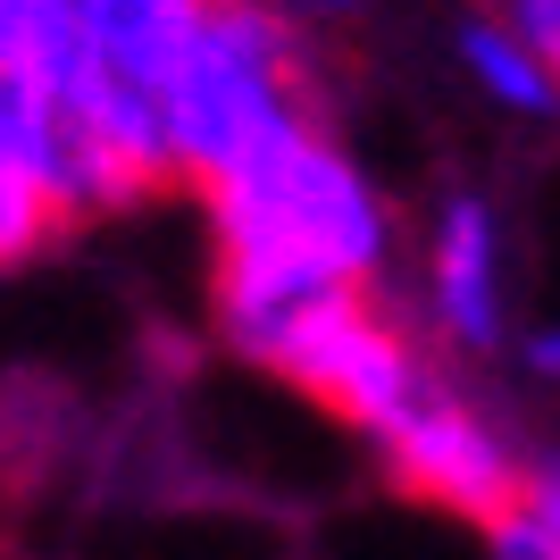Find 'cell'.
I'll list each match as a JSON object with an SVG mask.
<instances>
[{
    "label": "cell",
    "mask_w": 560,
    "mask_h": 560,
    "mask_svg": "<svg viewBox=\"0 0 560 560\" xmlns=\"http://www.w3.org/2000/svg\"><path fill=\"white\" fill-rule=\"evenodd\" d=\"M444 34H452V59H460V84L486 101V109H502L511 126H560V75L544 68L493 9L460 0Z\"/></svg>",
    "instance_id": "5"
},
{
    "label": "cell",
    "mask_w": 560,
    "mask_h": 560,
    "mask_svg": "<svg viewBox=\"0 0 560 560\" xmlns=\"http://www.w3.org/2000/svg\"><path fill=\"white\" fill-rule=\"evenodd\" d=\"M268 9L293 18L302 34H318V43H351V34L376 18V0H268Z\"/></svg>",
    "instance_id": "6"
},
{
    "label": "cell",
    "mask_w": 560,
    "mask_h": 560,
    "mask_svg": "<svg viewBox=\"0 0 560 560\" xmlns=\"http://www.w3.org/2000/svg\"><path fill=\"white\" fill-rule=\"evenodd\" d=\"M68 560H318V527L234 493H167V502H93Z\"/></svg>",
    "instance_id": "4"
},
{
    "label": "cell",
    "mask_w": 560,
    "mask_h": 560,
    "mask_svg": "<svg viewBox=\"0 0 560 560\" xmlns=\"http://www.w3.org/2000/svg\"><path fill=\"white\" fill-rule=\"evenodd\" d=\"M218 226H252V234H284L318 252L327 268L376 284L394 259V210L369 192V176L351 167V151L335 135H318L310 117H277L268 135L234 160V176L210 192Z\"/></svg>",
    "instance_id": "2"
},
{
    "label": "cell",
    "mask_w": 560,
    "mask_h": 560,
    "mask_svg": "<svg viewBox=\"0 0 560 560\" xmlns=\"http://www.w3.org/2000/svg\"><path fill=\"white\" fill-rule=\"evenodd\" d=\"M511 369H518V385H536V394H552V401H560V318H536V327H518Z\"/></svg>",
    "instance_id": "8"
},
{
    "label": "cell",
    "mask_w": 560,
    "mask_h": 560,
    "mask_svg": "<svg viewBox=\"0 0 560 560\" xmlns=\"http://www.w3.org/2000/svg\"><path fill=\"white\" fill-rule=\"evenodd\" d=\"M486 9H493L502 25H511V34H518L527 50H536L544 68L560 75V0H486Z\"/></svg>",
    "instance_id": "7"
},
{
    "label": "cell",
    "mask_w": 560,
    "mask_h": 560,
    "mask_svg": "<svg viewBox=\"0 0 560 560\" xmlns=\"http://www.w3.org/2000/svg\"><path fill=\"white\" fill-rule=\"evenodd\" d=\"M486 552L493 560H560V536L536 511H518V518H502V527H486Z\"/></svg>",
    "instance_id": "9"
},
{
    "label": "cell",
    "mask_w": 560,
    "mask_h": 560,
    "mask_svg": "<svg viewBox=\"0 0 560 560\" xmlns=\"http://www.w3.org/2000/svg\"><path fill=\"white\" fill-rule=\"evenodd\" d=\"M419 293H427V335L460 343L468 360L511 369V293H518V252L502 192L444 176L427 192V243H419Z\"/></svg>",
    "instance_id": "3"
},
{
    "label": "cell",
    "mask_w": 560,
    "mask_h": 560,
    "mask_svg": "<svg viewBox=\"0 0 560 560\" xmlns=\"http://www.w3.org/2000/svg\"><path fill=\"white\" fill-rule=\"evenodd\" d=\"M160 401L192 493H234V502H268V511H293V518H335L351 502L385 493L376 452L335 410H318L310 394H293L284 376L252 369L234 351L226 360L210 343L185 351L160 376Z\"/></svg>",
    "instance_id": "1"
},
{
    "label": "cell",
    "mask_w": 560,
    "mask_h": 560,
    "mask_svg": "<svg viewBox=\"0 0 560 560\" xmlns=\"http://www.w3.org/2000/svg\"><path fill=\"white\" fill-rule=\"evenodd\" d=\"M477 9H486V0H477Z\"/></svg>",
    "instance_id": "10"
}]
</instances>
